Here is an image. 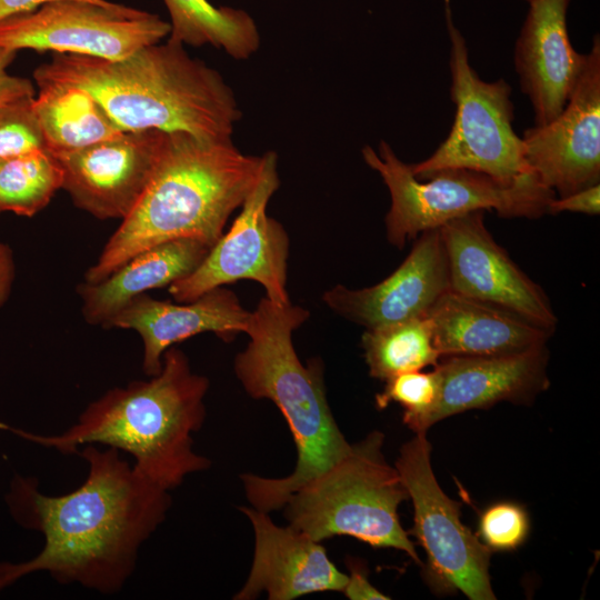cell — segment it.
Listing matches in <instances>:
<instances>
[{
	"label": "cell",
	"mask_w": 600,
	"mask_h": 600,
	"mask_svg": "<svg viewBox=\"0 0 600 600\" xmlns=\"http://www.w3.org/2000/svg\"><path fill=\"white\" fill-rule=\"evenodd\" d=\"M77 454L89 472L67 494L46 496L37 481L14 479L10 509L22 526L43 534L44 546L28 561L0 563V591L44 571L60 583L114 593L134 570L141 544L164 520L169 491L136 470L119 450L88 444Z\"/></svg>",
	"instance_id": "1"
},
{
	"label": "cell",
	"mask_w": 600,
	"mask_h": 600,
	"mask_svg": "<svg viewBox=\"0 0 600 600\" xmlns=\"http://www.w3.org/2000/svg\"><path fill=\"white\" fill-rule=\"evenodd\" d=\"M168 40L120 60L54 53L39 66L38 87L86 89L122 131L187 132L201 139H230L241 118L222 76Z\"/></svg>",
	"instance_id": "2"
},
{
	"label": "cell",
	"mask_w": 600,
	"mask_h": 600,
	"mask_svg": "<svg viewBox=\"0 0 600 600\" xmlns=\"http://www.w3.org/2000/svg\"><path fill=\"white\" fill-rule=\"evenodd\" d=\"M261 167L262 156L242 153L231 138L167 133L142 196L83 281L99 282L140 251L170 240L192 238L212 248L253 188Z\"/></svg>",
	"instance_id": "3"
},
{
	"label": "cell",
	"mask_w": 600,
	"mask_h": 600,
	"mask_svg": "<svg viewBox=\"0 0 600 600\" xmlns=\"http://www.w3.org/2000/svg\"><path fill=\"white\" fill-rule=\"evenodd\" d=\"M209 380L191 370L184 352L166 350L159 373L113 388L92 401L60 434H36L0 422V429L61 453L106 444L131 454L133 467L170 491L211 462L193 450L192 434L206 419Z\"/></svg>",
	"instance_id": "4"
},
{
	"label": "cell",
	"mask_w": 600,
	"mask_h": 600,
	"mask_svg": "<svg viewBox=\"0 0 600 600\" xmlns=\"http://www.w3.org/2000/svg\"><path fill=\"white\" fill-rule=\"evenodd\" d=\"M309 316L300 306L262 298L251 312L246 332L250 341L234 359V372L246 392L277 406L297 448V464L289 476L240 477L251 507L268 513L283 508L294 491L351 449L328 403L322 362L313 359L303 364L292 342L293 331Z\"/></svg>",
	"instance_id": "5"
},
{
	"label": "cell",
	"mask_w": 600,
	"mask_h": 600,
	"mask_svg": "<svg viewBox=\"0 0 600 600\" xmlns=\"http://www.w3.org/2000/svg\"><path fill=\"white\" fill-rule=\"evenodd\" d=\"M374 431L338 462L294 491L284 503L288 524L318 542L350 536L374 548L404 551L421 564L398 508L409 498L396 467L382 453Z\"/></svg>",
	"instance_id": "6"
},
{
	"label": "cell",
	"mask_w": 600,
	"mask_h": 600,
	"mask_svg": "<svg viewBox=\"0 0 600 600\" xmlns=\"http://www.w3.org/2000/svg\"><path fill=\"white\" fill-rule=\"evenodd\" d=\"M362 158L389 190L387 238L399 249L423 231L474 211L494 210L502 218L536 219L548 212L556 198L534 173L509 184L467 169H442L417 179L386 141L379 143L378 151L363 147Z\"/></svg>",
	"instance_id": "7"
},
{
	"label": "cell",
	"mask_w": 600,
	"mask_h": 600,
	"mask_svg": "<svg viewBox=\"0 0 600 600\" xmlns=\"http://www.w3.org/2000/svg\"><path fill=\"white\" fill-rule=\"evenodd\" d=\"M450 39V96L456 116L447 139L427 159L409 164L417 179L442 169H467L502 183H513L533 173L526 159L522 138L512 127L511 87L500 79L479 78L469 61L466 40L453 23L444 0Z\"/></svg>",
	"instance_id": "8"
},
{
	"label": "cell",
	"mask_w": 600,
	"mask_h": 600,
	"mask_svg": "<svg viewBox=\"0 0 600 600\" xmlns=\"http://www.w3.org/2000/svg\"><path fill=\"white\" fill-rule=\"evenodd\" d=\"M279 186L278 157L268 151L262 154L260 174L228 232L190 274L168 287L176 301L190 302L211 289L249 279L260 283L271 301L290 302L287 292L290 240L283 226L267 213Z\"/></svg>",
	"instance_id": "9"
},
{
	"label": "cell",
	"mask_w": 600,
	"mask_h": 600,
	"mask_svg": "<svg viewBox=\"0 0 600 600\" xmlns=\"http://www.w3.org/2000/svg\"><path fill=\"white\" fill-rule=\"evenodd\" d=\"M426 432L402 446L396 469L412 500V534L427 553L428 581L471 600H493L490 550L460 520V504L440 488L430 461Z\"/></svg>",
	"instance_id": "10"
},
{
	"label": "cell",
	"mask_w": 600,
	"mask_h": 600,
	"mask_svg": "<svg viewBox=\"0 0 600 600\" xmlns=\"http://www.w3.org/2000/svg\"><path fill=\"white\" fill-rule=\"evenodd\" d=\"M170 29L157 14L107 0H56L2 20L0 48L120 60L160 42Z\"/></svg>",
	"instance_id": "11"
},
{
	"label": "cell",
	"mask_w": 600,
	"mask_h": 600,
	"mask_svg": "<svg viewBox=\"0 0 600 600\" xmlns=\"http://www.w3.org/2000/svg\"><path fill=\"white\" fill-rule=\"evenodd\" d=\"M484 211L439 227L450 290L509 311L552 333L558 318L541 287L500 247L484 226Z\"/></svg>",
	"instance_id": "12"
},
{
	"label": "cell",
	"mask_w": 600,
	"mask_h": 600,
	"mask_svg": "<svg viewBox=\"0 0 600 600\" xmlns=\"http://www.w3.org/2000/svg\"><path fill=\"white\" fill-rule=\"evenodd\" d=\"M526 159L539 181L566 197L600 180V40L561 113L523 132Z\"/></svg>",
	"instance_id": "13"
},
{
	"label": "cell",
	"mask_w": 600,
	"mask_h": 600,
	"mask_svg": "<svg viewBox=\"0 0 600 600\" xmlns=\"http://www.w3.org/2000/svg\"><path fill=\"white\" fill-rule=\"evenodd\" d=\"M168 132L122 131L88 147L52 153L62 189L78 208L100 219H124L142 196Z\"/></svg>",
	"instance_id": "14"
},
{
	"label": "cell",
	"mask_w": 600,
	"mask_h": 600,
	"mask_svg": "<svg viewBox=\"0 0 600 600\" xmlns=\"http://www.w3.org/2000/svg\"><path fill=\"white\" fill-rule=\"evenodd\" d=\"M448 290L449 274L439 228L418 236L409 256L384 280L362 288L337 284L323 293V302L338 316L373 329L426 317Z\"/></svg>",
	"instance_id": "15"
},
{
	"label": "cell",
	"mask_w": 600,
	"mask_h": 600,
	"mask_svg": "<svg viewBox=\"0 0 600 600\" xmlns=\"http://www.w3.org/2000/svg\"><path fill=\"white\" fill-rule=\"evenodd\" d=\"M254 533L252 566L233 597L251 600L266 592L270 600H292L306 594L343 590L348 576L329 559L321 542L290 527L276 524L268 512L240 507Z\"/></svg>",
	"instance_id": "16"
},
{
	"label": "cell",
	"mask_w": 600,
	"mask_h": 600,
	"mask_svg": "<svg viewBox=\"0 0 600 600\" xmlns=\"http://www.w3.org/2000/svg\"><path fill=\"white\" fill-rule=\"evenodd\" d=\"M569 2L531 0L516 42L514 67L536 126L561 113L587 61V54L577 52L569 38Z\"/></svg>",
	"instance_id": "17"
},
{
	"label": "cell",
	"mask_w": 600,
	"mask_h": 600,
	"mask_svg": "<svg viewBox=\"0 0 600 600\" xmlns=\"http://www.w3.org/2000/svg\"><path fill=\"white\" fill-rule=\"evenodd\" d=\"M181 303L142 293L130 300L107 327L139 333L143 344L142 369L149 377L160 372L163 353L177 342L202 332H213L230 342L248 330L251 312L229 289L218 287Z\"/></svg>",
	"instance_id": "18"
},
{
	"label": "cell",
	"mask_w": 600,
	"mask_h": 600,
	"mask_svg": "<svg viewBox=\"0 0 600 600\" xmlns=\"http://www.w3.org/2000/svg\"><path fill=\"white\" fill-rule=\"evenodd\" d=\"M547 360L546 346L506 356L444 357L434 366L440 377V392L428 426L500 401L533 399L548 384Z\"/></svg>",
	"instance_id": "19"
},
{
	"label": "cell",
	"mask_w": 600,
	"mask_h": 600,
	"mask_svg": "<svg viewBox=\"0 0 600 600\" xmlns=\"http://www.w3.org/2000/svg\"><path fill=\"white\" fill-rule=\"evenodd\" d=\"M433 344L442 357L521 353L546 346L551 332L509 311L451 290L429 310Z\"/></svg>",
	"instance_id": "20"
},
{
	"label": "cell",
	"mask_w": 600,
	"mask_h": 600,
	"mask_svg": "<svg viewBox=\"0 0 600 600\" xmlns=\"http://www.w3.org/2000/svg\"><path fill=\"white\" fill-rule=\"evenodd\" d=\"M210 247L182 238L140 251L106 279L77 287L86 322L107 328L111 319L134 297L169 287L190 274L206 258Z\"/></svg>",
	"instance_id": "21"
},
{
	"label": "cell",
	"mask_w": 600,
	"mask_h": 600,
	"mask_svg": "<svg viewBox=\"0 0 600 600\" xmlns=\"http://www.w3.org/2000/svg\"><path fill=\"white\" fill-rule=\"evenodd\" d=\"M32 108L51 153L78 150L122 132L89 91L77 86H40Z\"/></svg>",
	"instance_id": "22"
},
{
	"label": "cell",
	"mask_w": 600,
	"mask_h": 600,
	"mask_svg": "<svg viewBox=\"0 0 600 600\" xmlns=\"http://www.w3.org/2000/svg\"><path fill=\"white\" fill-rule=\"evenodd\" d=\"M171 22L168 40L213 46L237 60L249 59L260 46L254 20L243 10L216 7L208 0H163Z\"/></svg>",
	"instance_id": "23"
},
{
	"label": "cell",
	"mask_w": 600,
	"mask_h": 600,
	"mask_svg": "<svg viewBox=\"0 0 600 600\" xmlns=\"http://www.w3.org/2000/svg\"><path fill=\"white\" fill-rule=\"evenodd\" d=\"M361 347L370 376L383 381L437 366L441 359L433 344L428 317L366 329Z\"/></svg>",
	"instance_id": "24"
},
{
	"label": "cell",
	"mask_w": 600,
	"mask_h": 600,
	"mask_svg": "<svg viewBox=\"0 0 600 600\" xmlns=\"http://www.w3.org/2000/svg\"><path fill=\"white\" fill-rule=\"evenodd\" d=\"M63 174L47 149L0 161V212L32 217L62 189Z\"/></svg>",
	"instance_id": "25"
},
{
	"label": "cell",
	"mask_w": 600,
	"mask_h": 600,
	"mask_svg": "<svg viewBox=\"0 0 600 600\" xmlns=\"http://www.w3.org/2000/svg\"><path fill=\"white\" fill-rule=\"evenodd\" d=\"M439 392L440 377L436 368L430 372L409 371L386 380L384 389L376 396V404L379 409L391 402L400 404L403 422L416 433L427 432Z\"/></svg>",
	"instance_id": "26"
},
{
	"label": "cell",
	"mask_w": 600,
	"mask_h": 600,
	"mask_svg": "<svg viewBox=\"0 0 600 600\" xmlns=\"http://www.w3.org/2000/svg\"><path fill=\"white\" fill-rule=\"evenodd\" d=\"M32 98L0 104V161L47 149Z\"/></svg>",
	"instance_id": "27"
},
{
	"label": "cell",
	"mask_w": 600,
	"mask_h": 600,
	"mask_svg": "<svg viewBox=\"0 0 600 600\" xmlns=\"http://www.w3.org/2000/svg\"><path fill=\"white\" fill-rule=\"evenodd\" d=\"M528 532V513L514 502L494 503L479 519L478 538L490 551H512L524 542Z\"/></svg>",
	"instance_id": "28"
},
{
	"label": "cell",
	"mask_w": 600,
	"mask_h": 600,
	"mask_svg": "<svg viewBox=\"0 0 600 600\" xmlns=\"http://www.w3.org/2000/svg\"><path fill=\"white\" fill-rule=\"evenodd\" d=\"M16 54L17 51L0 48V104L36 96L30 80L8 71Z\"/></svg>",
	"instance_id": "29"
},
{
	"label": "cell",
	"mask_w": 600,
	"mask_h": 600,
	"mask_svg": "<svg viewBox=\"0 0 600 600\" xmlns=\"http://www.w3.org/2000/svg\"><path fill=\"white\" fill-rule=\"evenodd\" d=\"M563 211L580 212L586 214H599L600 212V184H593L566 197L554 198L548 206V213Z\"/></svg>",
	"instance_id": "30"
},
{
	"label": "cell",
	"mask_w": 600,
	"mask_h": 600,
	"mask_svg": "<svg viewBox=\"0 0 600 600\" xmlns=\"http://www.w3.org/2000/svg\"><path fill=\"white\" fill-rule=\"evenodd\" d=\"M350 574L342 590L344 596L351 600H387L390 599L368 580L367 572L357 562H349Z\"/></svg>",
	"instance_id": "31"
},
{
	"label": "cell",
	"mask_w": 600,
	"mask_h": 600,
	"mask_svg": "<svg viewBox=\"0 0 600 600\" xmlns=\"http://www.w3.org/2000/svg\"><path fill=\"white\" fill-rule=\"evenodd\" d=\"M12 250L0 242V307L8 300L16 274Z\"/></svg>",
	"instance_id": "32"
},
{
	"label": "cell",
	"mask_w": 600,
	"mask_h": 600,
	"mask_svg": "<svg viewBox=\"0 0 600 600\" xmlns=\"http://www.w3.org/2000/svg\"><path fill=\"white\" fill-rule=\"evenodd\" d=\"M56 0H0V22L10 17L30 12L42 4ZM91 2H102L104 0H82Z\"/></svg>",
	"instance_id": "33"
},
{
	"label": "cell",
	"mask_w": 600,
	"mask_h": 600,
	"mask_svg": "<svg viewBox=\"0 0 600 600\" xmlns=\"http://www.w3.org/2000/svg\"><path fill=\"white\" fill-rule=\"evenodd\" d=\"M527 2H530L531 0H526Z\"/></svg>",
	"instance_id": "34"
}]
</instances>
